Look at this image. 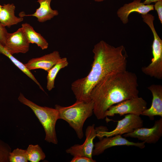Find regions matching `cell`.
Listing matches in <instances>:
<instances>
[{
    "label": "cell",
    "mask_w": 162,
    "mask_h": 162,
    "mask_svg": "<svg viewBox=\"0 0 162 162\" xmlns=\"http://www.w3.org/2000/svg\"><path fill=\"white\" fill-rule=\"evenodd\" d=\"M92 52L94 60L89 74L71 85L76 100L91 101L92 90L102 79L110 74L126 70L127 55L123 45L116 47L102 40L94 46Z\"/></svg>",
    "instance_id": "obj_1"
},
{
    "label": "cell",
    "mask_w": 162,
    "mask_h": 162,
    "mask_svg": "<svg viewBox=\"0 0 162 162\" xmlns=\"http://www.w3.org/2000/svg\"><path fill=\"white\" fill-rule=\"evenodd\" d=\"M138 87L134 73L126 70L107 75L91 92L93 113L98 119L104 118L106 112L111 106L138 97Z\"/></svg>",
    "instance_id": "obj_2"
},
{
    "label": "cell",
    "mask_w": 162,
    "mask_h": 162,
    "mask_svg": "<svg viewBox=\"0 0 162 162\" xmlns=\"http://www.w3.org/2000/svg\"><path fill=\"white\" fill-rule=\"evenodd\" d=\"M55 107L58 111L59 119L67 122L75 130L78 138L82 139L84 135L82 130L84 123L93 113V101L76 100L69 106H63L56 104Z\"/></svg>",
    "instance_id": "obj_3"
},
{
    "label": "cell",
    "mask_w": 162,
    "mask_h": 162,
    "mask_svg": "<svg viewBox=\"0 0 162 162\" xmlns=\"http://www.w3.org/2000/svg\"><path fill=\"white\" fill-rule=\"evenodd\" d=\"M18 99L29 107L38 118L45 133V140L49 143L57 144L55 127L56 122L59 119L58 111L55 108L40 106L26 98L21 93Z\"/></svg>",
    "instance_id": "obj_4"
},
{
    "label": "cell",
    "mask_w": 162,
    "mask_h": 162,
    "mask_svg": "<svg viewBox=\"0 0 162 162\" xmlns=\"http://www.w3.org/2000/svg\"><path fill=\"white\" fill-rule=\"evenodd\" d=\"M117 122L116 128L110 132L106 131L105 128H96L97 136L100 139L104 136L122 135L131 132L136 129L142 127L143 125V121L140 116L134 114H127L122 119L117 121Z\"/></svg>",
    "instance_id": "obj_5"
},
{
    "label": "cell",
    "mask_w": 162,
    "mask_h": 162,
    "mask_svg": "<svg viewBox=\"0 0 162 162\" xmlns=\"http://www.w3.org/2000/svg\"><path fill=\"white\" fill-rule=\"evenodd\" d=\"M147 109V103L142 97H139L122 101L110 106L105 115L113 116L116 114L120 116L131 114L140 116Z\"/></svg>",
    "instance_id": "obj_6"
},
{
    "label": "cell",
    "mask_w": 162,
    "mask_h": 162,
    "mask_svg": "<svg viewBox=\"0 0 162 162\" xmlns=\"http://www.w3.org/2000/svg\"><path fill=\"white\" fill-rule=\"evenodd\" d=\"M145 144L144 142H135L129 141L122 137L121 135L103 137L94 145L92 155H99L107 149L118 146H132L143 149L145 147Z\"/></svg>",
    "instance_id": "obj_7"
},
{
    "label": "cell",
    "mask_w": 162,
    "mask_h": 162,
    "mask_svg": "<svg viewBox=\"0 0 162 162\" xmlns=\"http://www.w3.org/2000/svg\"><path fill=\"white\" fill-rule=\"evenodd\" d=\"M162 136V117L156 121L153 126L150 128L141 127L133 131L125 134V137L137 138L146 143L155 144Z\"/></svg>",
    "instance_id": "obj_8"
},
{
    "label": "cell",
    "mask_w": 162,
    "mask_h": 162,
    "mask_svg": "<svg viewBox=\"0 0 162 162\" xmlns=\"http://www.w3.org/2000/svg\"><path fill=\"white\" fill-rule=\"evenodd\" d=\"M30 44L21 27L13 33H8L4 47L12 55L25 53L29 50Z\"/></svg>",
    "instance_id": "obj_9"
},
{
    "label": "cell",
    "mask_w": 162,
    "mask_h": 162,
    "mask_svg": "<svg viewBox=\"0 0 162 162\" xmlns=\"http://www.w3.org/2000/svg\"><path fill=\"white\" fill-rule=\"evenodd\" d=\"M93 124L87 128L85 132L86 139L81 145L75 144L66 150V152L74 157L76 156H85L92 158L94 148L93 140L97 136V131Z\"/></svg>",
    "instance_id": "obj_10"
},
{
    "label": "cell",
    "mask_w": 162,
    "mask_h": 162,
    "mask_svg": "<svg viewBox=\"0 0 162 162\" xmlns=\"http://www.w3.org/2000/svg\"><path fill=\"white\" fill-rule=\"evenodd\" d=\"M154 9L152 4H144L140 0H134L132 2L125 4L119 8L117 14L122 23L125 24L128 22V16L132 13L136 12L144 15Z\"/></svg>",
    "instance_id": "obj_11"
},
{
    "label": "cell",
    "mask_w": 162,
    "mask_h": 162,
    "mask_svg": "<svg viewBox=\"0 0 162 162\" xmlns=\"http://www.w3.org/2000/svg\"><path fill=\"white\" fill-rule=\"evenodd\" d=\"M152 95V103L150 107L146 109L141 115L148 117L152 120L156 116L162 117V86L160 85L153 84L148 88Z\"/></svg>",
    "instance_id": "obj_12"
},
{
    "label": "cell",
    "mask_w": 162,
    "mask_h": 162,
    "mask_svg": "<svg viewBox=\"0 0 162 162\" xmlns=\"http://www.w3.org/2000/svg\"><path fill=\"white\" fill-rule=\"evenodd\" d=\"M61 58L59 52L54 51L42 56L32 58L24 64L29 71L41 69L48 72Z\"/></svg>",
    "instance_id": "obj_13"
},
{
    "label": "cell",
    "mask_w": 162,
    "mask_h": 162,
    "mask_svg": "<svg viewBox=\"0 0 162 162\" xmlns=\"http://www.w3.org/2000/svg\"><path fill=\"white\" fill-rule=\"evenodd\" d=\"M52 0H38L39 4L38 8L35 12L32 14H25L24 13L20 14V17L24 16H33L36 17L38 21L40 22H43L50 20L54 17L58 15V11L52 9L50 6Z\"/></svg>",
    "instance_id": "obj_14"
},
{
    "label": "cell",
    "mask_w": 162,
    "mask_h": 162,
    "mask_svg": "<svg viewBox=\"0 0 162 162\" xmlns=\"http://www.w3.org/2000/svg\"><path fill=\"white\" fill-rule=\"evenodd\" d=\"M15 6L13 3L4 4L0 12V23L4 26L10 27L22 21L23 17L15 15Z\"/></svg>",
    "instance_id": "obj_15"
},
{
    "label": "cell",
    "mask_w": 162,
    "mask_h": 162,
    "mask_svg": "<svg viewBox=\"0 0 162 162\" xmlns=\"http://www.w3.org/2000/svg\"><path fill=\"white\" fill-rule=\"evenodd\" d=\"M30 43L35 44L42 50L47 49L49 44L41 34L36 32L29 24H22V27Z\"/></svg>",
    "instance_id": "obj_16"
},
{
    "label": "cell",
    "mask_w": 162,
    "mask_h": 162,
    "mask_svg": "<svg viewBox=\"0 0 162 162\" xmlns=\"http://www.w3.org/2000/svg\"><path fill=\"white\" fill-rule=\"evenodd\" d=\"M68 64L67 58H61L48 72L46 88L49 91L55 88V80L58 72L61 69L67 67Z\"/></svg>",
    "instance_id": "obj_17"
},
{
    "label": "cell",
    "mask_w": 162,
    "mask_h": 162,
    "mask_svg": "<svg viewBox=\"0 0 162 162\" xmlns=\"http://www.w3.org/2000/svg\"><path fill=\"white\" fill-rule=\"evenodd\" d=\"M26 150L28 160L31 162H39L46 157L45 153L38 145H29Z\"/></svg>",
    "instance_id": "obj_18"
},
{
    "label": "cell",
    "mask_w": 162,
    "mask_h": 162,
    "mask_svg": "<svg viewBox=\"0 0 162 162\" xmlns=\"http://www.w3.org/2000/svg\"><path fill=\"white\" fill-rule=\"evenodd\" d=\"M9 162L28 161L26 150L16 148L11 151L9 156Z\"/></svg>",
    "instance_id": "obj_19"
},
{
    "label": "cell",
    "mask_w": 162,
    "mask_h": 162,
    "mask_svg": "<svg viewBox=\"0 0 162 162\" xmlns=\"http://www.w3.org/2000/svg\"><path fill=\"white\" fill-rule=\"evenodd\" d=\"M11 148L7 143L0 139V162H9Z\"/></svg>",
    "instance_id": "obj_20"
},
{
    "label": "cell",
    "mask_w": 162,
    "mask_h": 162,
    "mask_svg": "<svg viewBox=\"0 0 162 162\" xmlns=\"http://www.w3.org/2000/svg\"><path fill=\"white\" fill-rule=\"evenodd\" d=\"M8 32L5 28L0 23V44L4 46Z\"/></svg>",
    "instance_id": "obj_21"
},
{
    "label": "cell",
    "mask_w": 162,
    "mask_h": 162,
    "mask_svg": "<svg viewBox=\"0 0 162 162\" xmlns=\"http://www.w3.org/2000/svg\"><path fill=\"white\" fill-rule=\"evenodd\" d=\"M71 162H95L96 161L92 158L85 156H74Z\"/></svg>",
    "instance_id": "obj_22"
},
{
    "label": "cell",
    "mask_w": 162,
    "mask_h": 162,
    "mask_svg": "<svg viewBox=\"0 0 162 162\" xmlns=\"http://www.w3.org/2000/svg\"><path fill=\"white\" fill-rule=\"evenodd\" d=\"M155 3L154 5V8L156 10L159 19L162 24V0L159 1Z\"/></svg>",
    "instance_id": "obj_23"
},
{
    "label": "cell",
    "mask_w": 162,
    "mask_h": 162,
    "mask_svg": "<svg viewBox=\"0 0 162 162\" xmlns=\"http://www.w3.org/2000/svg\"><path fill=\"white\" fill-rule=\"evenodd\" d=\"M162 0H145L143 2L144 4H150L151 3L153 2H155L159 1Z\"/></svg>",
    "instance_id": "obj_24"
},
{
    "label": "cell",
    "mask_w": 162,
    "mask_h": 162,
    "mask_svg": "<svg viewBox=\"0 0 162 162\" xmlns=\"http://www.w3.org/2000/svg\"><path fill=\"white\" fill-rule=\"evenodd\" d=\"M94 0V1L96 2H103L106 0Z\"/></svg>",
    "instance_id": "obj_25"
},
{
    "label": "cell",
    "mask_w": 162,
    "mask_h": 162,
    "mask_svg": "<svg viewBox=\"0 0 162 162\" xmlns=\"http://www.w3.org/2000/svg\"><path fill=\"white\" fill-rule=\"evenodd\" d=\"M2 6L0 4V12L2 10Z\"/></svg>",
    "instance_id": "obj_26"
}]
</instances>
